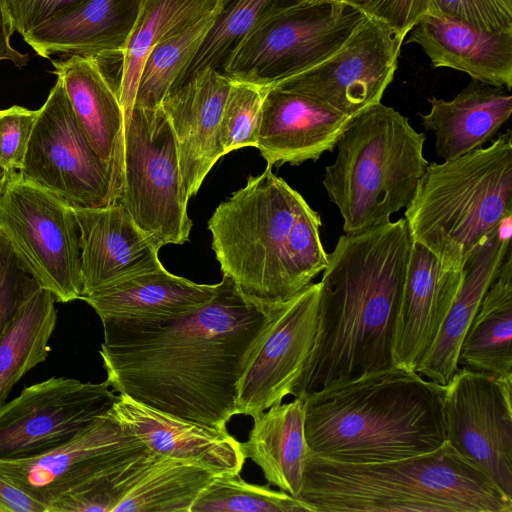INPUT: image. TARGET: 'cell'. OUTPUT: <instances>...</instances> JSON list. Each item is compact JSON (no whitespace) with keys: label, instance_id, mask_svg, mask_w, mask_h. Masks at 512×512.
Segmentation results:
<instances>
[{"label":"cell","instance_id":"cell-1","mask_svg":"<svg viewBox=\"0 0 512 512\" xmlns=\"http://www.w3.org/2000/svg\"><path fill=\"white\" fill-rule=\"evenodd\" d=\"M275 307L249 300L223 275L216 295L189 313L102 320L105 381L150 408L225 429L237 415L239 380Z\"/></svg>","mask_w":512,"mask_h":512},{"label":"cell","instance_id":"cell-2","mask_svg":"<svg viewBox=\"0 0 512 512\" xmlns=\"http://www.w3.org/2000/svg\"><path fill=\"white\" fill-rule=\"evenodd\" d=\"M410 247L404 218L339 237L322 271L315 341L294 397L397 366Z\"/></svg>","mask_w":512,"mask_h":512},{"label":"cell","instance_id":"cell-3","mask_svg":"<svg viewBox=\"0 0 512 512\" xmlns=\"http://www.w3.org/2000/svg\"><path fill=\"white\" fill-rule=\"evenodd\" d=\"M445 385L394 366L325 387L304 400L309 452L376 463L434 451L447 440Z\"/></svg>","mask_w":512,"mask_h":512},{"label":"cell","instance_id":"cell-4","mask_svg":"<svg viewBox=\"0 0 512 512\" xmlns=\"http://www.w3.org/2000/svg\"><path fill=\"white\" fill-rule=\"evenodd\" d=\"M298 498L315 512H512V499L447 441L428 453L376 463L308 452Z\"/></svg>","mask_w":512,"mask_h":512},{"label":"cell","instance_id":"cell-5","mask_svg":"<svg viewBox=\"0 0 512 512\" xmlns=\"http://www.w3.org/2000/svg\"><path fill=\"white\" fill-rule=\"evenodd\" d=\"M511 216L510 129L486 148L428 163L404 213L411 240L456 270Z\"/></svg>","mask_w":512,"mask_h":512},{"label":"cell","instance_id":"cell-6","mask_svg":"<svg viewBox=\"0 0 512 512\" xmlns=\"http://www.w3.org/2000/svg\"><path fill=\"white\" fill-rule=\"evenodd\" d=\"M425 140L408 118L381 102L351 119L323 178L345 233L388 222L410 204L429 163Z\"/></svg>","mask_w":512,"mask_h":512},{"label":"cell","instance_id":"cell-7","mask_svg":"<svg viewBox=\"0 0 512 512\" xmlns=\"http://www.w3.org/2000/svg\"><path fill=\"white\" fill-rule=\"evenodd\" d=\"M305 201L267 166L221 202L208 221L222 274L258 305H279L302 290L294 238Z\"/></svg>","mask_w":512,"mask_h":512},{"label":"cell","instance_id":"cell-8","mask_svg":"<svg viewBox=\"0 0 512 512\" xmlns=\"http://www.w3.org/2000/svg\"><path fill=\"white\" fill-rule=\"evenodd\" d=\"M119 202L159 247L189 240L192 221L177 145L161 107L134 106L124 120Z\"/></svg>","mask_w":512,"mask_h":512},{"label":"cell","instance_id":"cell-9","mask_svg":"<svg viewBox=\"0 0 512 512\" xmlns=\"http://www.w3.org/2000/svg\"><path fill=\"white\" fill-rule=\"evenodd\" d=\"M364 19L344 2L308 5L248 32L228 53L222 72L267 90L332 56Z\"/></svg>","mask_w":512,"mask_h":512},{"label":"cell","instance_id":"cell-10","mask_svg":"<svg viewBox=\"0 0 512 512\" xmlns=\"http://www.w3.org/2000/svg\"><path fill=\"white\" fill-rule=\"evenodd\" d=\"M0 228L57 302L81 298L80 229L74 208L13 171L0 199Z\"/></svg>","mask_w":512,"mask_h":512},{"label":"cell","instance_id":"cell-11","mask_svg":"<svg viewBox=\"0 0 512 512\" xmlns=\"http://www.w3.org/2000/svg\"><path fill=\"white\" fill-rule=\"evenodd\" d=\"M18 172L74 209L105 207L119 199L117 183L80 129L58 77L38 109Z\"/></svg>","mask_w":512,"mask_h":512},{"label":"cell","instance_id":"cell-12","mask_svg":"<svg viewBox=\"0 0 512 512\" xmlns=\"http://www.w3.org/2000/svg\"><path fill=\"white\" fill-rule=\"evenodd\" d=\"M118 395L106 381L50 377L0 406V459L50 451L106 413Z\"/></svg>","mask_w":512,"mask_h":512},{"label":"cell","instance_id":"cell-13","mask_svg":"<svg viewBox=\"0 0 512 512\" xmlns=\"http://www.w3.org/2000/svg\"><path fill=\"white\" fill-rule=\"evenodd\" d=\"M512 379L459 368L445 385L447 442L512 499Z\"/></svg>","mask_w":512,"mask_h":512},{"label":"cell","instance_id":"cell-14","mask_svg":"<svg viewBox=\"0 0 512 512\" xmlns=\"http://www.w3.org/2000/svg\"><path fill=\"white\" fill-rule=\"evenodd\" d=\"M404 40L388 25L365 17L332 56L274 87L307 95L353 118L381 102Z\"/></svg>","mask_w":512,"mask_h":512},{"label":"cell","instance_id":"cell-15","mask_svg":"<svg viewBox=\"0 0 512 512\" xmlns=\"http://www.w3.org/2000/svg\"><path fill=\"white\" fill-rule=\"evenodd\" d=\"M319 282L276 305L238 383L237 414L254 417L292 395L314 345Z\"/></svg>","mask_w":512,"mask_h":512},{"label":"cell","instance_id":"cell-16","mask_svg":"<svg viewBox=\"0 0 512 512\" xmlns=\"http://www.w3.org/2000/svg\"><path fill=\"white\" fill-rule=\"evenodd\" d=\"M140 444L108 410L50 451L0 459V476L45 504L47 510L48 504L84 488Z\"/></svg>","mask_w":512,"mask_h":512},{"label":"cell","instance_id":"cell-17","mask_svg":"<svg viewBox=\"0 0 512 512\" xmlns=\"http://www.w3.org/2000/svg\"><path fill=\"white\" fill-rule=\"evenodd\" d=\"M231 83L219 69L206 67L172 89L161 102L175 136L182 186L189 199L225 155L219 129Z\"/></svg>","mask_w":512,"mask_h":512},{"label":"cell","instance_id":"cell-18","mask_svg":"<svg viewBox=\"0 0 512 512\" xmlns=\"http://www.w3.org/2000/svg\"><path fill=\"white\" fill-rule=\"evenodd\" d=\"M351 119L307 95L269 88L256 148L271 168L317 161L334 150Z\"/></svg>","mask_w":512,"mask_h":512},{"label":"cell","instance_id":"cell-19","mask_svg":"<svg viewBox=\"0 0 512 512\" xmlns=\"http://www.w3.org/2000/svg\"><path fill=\"white\" fill-rule=\"evenodd\" d=\"M127 433L158 455L200 465L220 475L240 474L246 458L227 428L181 419L118 394L109 409Z\"/></svg>","mask_w":512,"mask_h":512},{"label":"cell","instance_id":"cell-20","mask_svg":"<svg viewBox=\"0 0 512 512\" xmlns=\"http://www.w3.org/2000/svg\"><path fill=\"white\" fill-rule=\"evenodd\" d=\"M74 211L80 229L81 297L163 266L158 256L160 248L121 202Z\"/></svg>","mask_w":512,"mask_h":512},{"label":"cell","instance_id":"cell-21","mask_svg":"<svg viewBox=\"0 0 512 512\" xmlns=\"http://www.w3.org/2000/svg\"><path fill=\"white\" fill-rule=\"evenodd\" d=\"M462 282V270L442 266L422 244L411 240L397 320L394 360L415 370L443 324Z\"/></svg>","mask_w":512,"mask_h":512},{"label":"cell","instance_id":"cell-22","mask_svg":"<svg viewBox=\"0 0 512 512\" xmlns=\"http://www.w3.org/2000/svg\"><path fill=\"white\" fill-rule=\"evenodd\" d=\"M76 121L88 142L121 185L124 113L118 86L95 57L71 55L51 60Z\"/></svg>","mask_w":512,"mask_h":512},{"label":"cell","instance_id":"cell-23","mask_svg":"<svg viewBox=\"0 0 512 512\" xmlns=\"http://www.w3.org/2000/svg\"><path fill=\"white\" fill-rule=\"evenodd\" d=\"M433 68H451L472 79L512 87V31L492 33L438 13L426 14L409 32Z\"/></svg>","mask_w":512,"mask_h":512},{"label":"cell","instance_id":"cell-24","mask_svg":"<svg viewBox=\"0 0 512 512\" xmlns=\"http://www.w3.org/2000/svg\"><path fill=\"white\" fill-rule=\"evenodd\" d=\"M511 218L478 245L462 267V282L433 344L415 371L446 385L459 369L460 345L486 291L510 251Z\"/></svg>","mask_w":512,"mask_h":512},{"label":"cell","instance_id":"cell-25","mask_svg":"<svg viewBox=\"0 0 512 512\" xmlns=\"http://www.w3.org/2000/svg\"><path fill=\"white\" fill-rule=\"evenodd\" d=\"M140 0H84L77 8L23 35L42 58L54 54L100 58L122 53Z\"/></svg>","mask_w":512,"mask_h":512},{"label":"cell","instance_id":"cell-26","mask_svg":"<svg viewBox=\"0 0 512 512\" xmlns=\"http://www.w3.org/2000/svg\"><path fill=\"white\" fill-rule=\"evenodd\" d=\"M422 125L436 136V152L451 160L482 147L512 114L511 90L472 79L452 100L432 97Z\"/></svg>","mask_w":512,"mask_h":512},{"label":"cell","instance_id":"cell-27","mask_svg":"<svg viewBox=\"0 0 512 512\" xmlns=\"http://www.w3.org/2000/svg\"><path fill=\"white\" fill-rule=\"evenodd\" d=\"M217 284H198L163 266L81 297L100 320H156L189 313L212 299Z\"/></svg>","mask_w":512,"mask_h":512},{"label":"cell","instance_id":"cell-28","mask_svg":"<svg viewBox=\"0 0 512 512\" xmlns=\"http://www.w3.org/2000/svg\"><path fill=\"white\" fill-rule=\"evenodd\" d=\"M252 418L248 439L241 443L245 458L261 468L270 484L298 498L309 452L304 430V400L295 397Z\"/></svg>","mask_w":512,"mask_h":512},{"label":"cell","instance_id":"cell-29","mask_svg":"<svg viewBox=\"0 0 512 512\" xmlns=\"http://www.w3.org/2000/svg\"><path fill=\"white\" fill-rule=\"evenodd\" d=\"M512 254L486 291L460 345L458 366L512 379Z\"/></svg>","mask_w":512,"mask_h":512},{"label":"cell","instance_id":"cell-30","mask_svg":"<svg viewBox=\"0 0 512 512\" xmlns=\"http://www.w3.org/2000/svg\"><path fill=\"white\" fill-rule=\"evenodd\" d=\"M226 0H140L121 53L118 96L124 120L134 107L140 75L149 53L165 37L214 10Z\"/></svg>","mask_w":512,"mask_h":512},{"label":"cell","instance_id":"cell-31","mask_svg":"<svg viewBox=\"0 0 512 512\" xmlns=\"http://www.w3.org/2000/svg\"><path fill=\"white\" fill-rule=\"evenodd\" d=\"M55 296L40 288L0 336V406L20 379L49 356L57 322Z\"/></svg>","mask_w":512,"mask_h":512},{"label":"cell","instance_id":"cell-32","mask_svg":"<svg viewBox=\"0 0 512 512\" xmlns=\"http://www.w3.org/2000/svg\"><path fill=\"white\" fill-rule=\"evenodd\" d=\"M216 475L192 462L161 456L114 512H190Z\"/></svg>","mask_w":512,"mask_h":512},{"label":"cell","instance_id":"cell-33","mask_svg":"<svg viewBox=\"0 0 512 512\" xmlns=\"http://www.w3.org/2000/svg\"><path fill=\"white\" fill-rule=\"evenodd\" d=\"M221 10H214L186 24L152 49L140 75L134 106L160 107L162 100L182 80Z\"/></svg>","mask_w":512,"mask_h":512},{"label":"cell","instance_id":"cell-34","mask_svg":"<svg viewBox=\"0 0 512 512\" xmlns=\"http://www.w3.org/2000/svg\"><path fill=\"white\" fill-rule=\"evenodd\" d=\"M311 4L312 0H226L213 28L178 85L203 68L220 70L228 53L248 32Z\"/></svg>","mask_w":512,"mask_h":512},{"label":"cell","instance_id":"cell-35","mask_svg":"<svg viewBox=\"0 0 512 512\" xmlns=\"http://www.w3.org/2000/svg\"><path fill=\"white\" fill-rule=\"evenodd\" d=\"M159 457L142 443L84 488L48 504L46 512H114Z\"/></svg>","mask_w":512,"mask_h":512},{"label":"cell","instance_id":"cell-36","mask_svg":"<svg viewBox=\"0 0 512 512\" xmlns=\"http://www.w3.org/2000/svg\"><path fill=\"white\" fill-rule=\"evenodd\" d=\"M190 512H315L305 501L282 490L250 484L238 475H216Z\"/></svg>","mask_w":512,"mask_h":512},{"label":"cell","instance_id":"cell-37","mask_svg":"<svg viewBox=\"0 0 512 512\" xmlns=\"http://www.w3.org/2000/svg\"><path fill=\"white\" fill-rule=\"evenodd\" d=\"M265 92L254 84L232 80L219 129L225 155L243 147L256 148Z\"/></svg>","mask_w":512,"mask_h":512},{"label":"cell","instance_id":"cell-38","mask_svg":"<svg viewBox=\"0 0 512 512\" xmlns=\"http://www.w3.org/2000/svg\"><path fill=\"white\" fill-rule=\"evenodd\" d=\"M41 284L0 228V336Z\"/></svg>","mask_w":512,"mask_h":512},{"label":"cell","instance_id":"cell-39","mask_svg":"<svg viewBox=\"0 0 512 512\" xmlns=\"http://www.w3.org/2000/svg\"><path fill=\"white\" fill-rule=\"evenodd\" d=\"M430 1V13L460 20L487 32L512 31V0Z\"/></svg>","mask_w":512,"mask_h":512},{"label":"cell","instance_id":"cell-40","mask_svg":"<svg viewBox=\"0 0 512 512\" xmlns=\"http://www.w3.org/2000/svg\"><path fill=\"white\" fill-rule=\"evenodd\" d=\"M37 115L17 105L0 110V166L7 171L20 170Z\"/></svg>","mask_w":512,"mask_h":512},{"label":"cell","instance_id":"cell-41","mask_svg":"<svg viewBox=\"0 0 512 512\" xmlns=\"http://www.w3.org/2000/svg\"><path fill=\"white\" fill-rule=\"evenodd\" d=\"M345 3L365 17L388 25L404 38L431 11L430 0H346Z\"/></svg>","mask_w":512,"mask_h":512},{"label":"cell","instance_id":"cell-42","mask_svg":"<svg viewBox=\"0 0 512 512\" xmlns=\"http://www.w3.org/2000/svg\"><path fill=\"white\" fill-rule=\"evenodd\" d=\"M84 0H5L14 32L33 29L77 8Z\"/></svg>","mask_w":512,"mask_h":512},{"label":"cell","instance_id":"cell-43","mask_svg":"<svg viewBox=\"0 0 512 512\" xmlns=\"http://www.w3.org/2000/svg\"><path fill=\"white\" fill-rule=\"evenodd\" d=\"M0 512H46V506L0 476Z\"/></svg>","mask_w":512,"mask_h":512},{"label":"cell","instance_id":"cell-44","mask_svg":"<svg viewBox=\"0 0 512 512\" xmlns=\"http://www.w3.org/2000/svg\"><path fill=\"white\" fill-rule=\"evenodd\" d=\"M14 33L11 18L5 0H0V61L7 60L21 69L29 61L28 53H21L10 44L11 35Z\"/></svg>","mask_w":512,"mask_h":512},{"label":"cell","instance_id":"cell-45","mask_svg":"<svg viewBox=\"0 0 512 512\" xmlns=\"http://www.w3.org/2000/svg\"><path fill=\"white\" fill-rule=\"evenodd\" d=\"M13 172V171H12ZM11 172L7 171L3 167L0 166V199L2 197V194L5 190L6 184L9 179V175Z\"/></svg>","mask_w":512,"mask_h":512},{"label":"cell","instance_id":"cell-46","mask_svg":"<svg viewBox=\"0 0 512 512\" xmlns=\"http://www.w3.org/2000/svg\"><path fill=\"white\" fill-rule=\"evenodd\" d=\"M320 1H335V2H344L345 3L346 0H312L313 4L320 2Z\"/></svg>","mask_w":512,"mask_h":512}]
</instances>
